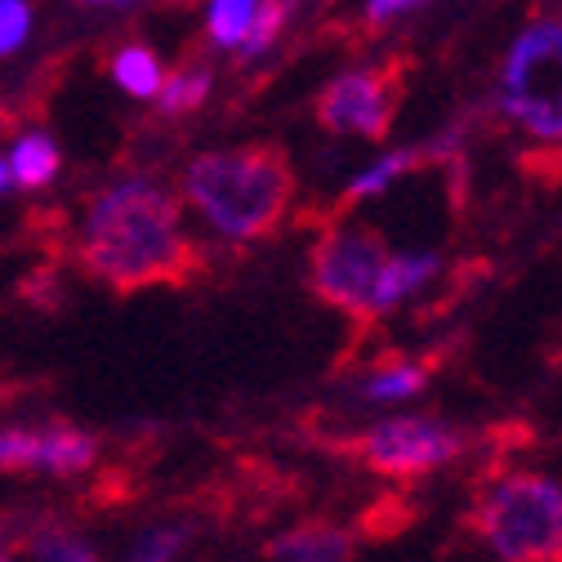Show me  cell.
Listing matches in <instances>:
<instances>
[{
	"label": "cell",
	"instance_id": "obj_1",
	"mask_svg": "<svg viewBox=\"0 0 562 562\" xmlns=\"http://www.w3.org/2000/svg\"><path fill=\"white\" fill-rule=\"evenodd\" d=\"M81 263L112 291L144 286H183L201 268V250L179 228V205L148 179H125L94 196Z\"/></svg>",
	"mask_w": 562,
	"mask_h": 562
},
{
	"label": "cell",
	"instance_id": "obj_2",
	"mask_svg": "<svg viewBox=\"0 0 562 562\" xmlns=\"http://www.w3.org/2000/svg\"><path fill=\"white\" fill-rule=\"evenodd\" d=\"M188 196L224 237H268L295 196V170L272 144L205 153L188 166Z\"/></svg>",
	"mask_w": 562,
	"mask_h": 562
},
{
	"label": "cell",
	"instance_id": "obj_3",
	"mask_svg": "<svg viewBox=\"0 0 562 562\" xmlns=\"http://www.w3.org/2000/svg\"><path fill=\"white\" fill-rule=\"evenodd\" d=\"M473 527L505 562H562V491L544 477H505L473 509Z\"/></svg>",
	"mask_w": 562,
	"mask_h": 562
},
{
	"label": "cell",
	"instance_id": "obj_4",
	"mask_svg": "<svg viewBox=\"0 0 562 562\" xmlns=\"http://www.w3.org/2000/svg\"><path fill=\"white\" fill-rule=\"evenodd\" d=\"M505 108L540 138H562V27H531L505 67Z\"/></svg>",
	"mask_w": 562,
	"mask_h": 562
},
{
	"label": "cell",
	"instance_id": "obj_5",
	"mask_svg": "<svg viewBox=\"0 0 562 562\" xmlns=\"http://www.w3.org/2000/svg\"><path fill=\"white\" fill-rule=\"evenodd\" d=\"M384 241L371 228H339L313 246V291L344 313H371L384 268Z\"/></svg>",
	"mask_w": 562,
	"mask_h": 562
},
{
	"label": "cell",
	"instance_id": "obj_6",
	"mask_svg": "<svg viewBox=\"0 0 562 562\" xmlns=\"http://www.w3.org/2000/svg\"><path fill=\"white\" fill-rule=\"evenodd\" d=\"M456 451H460V438L447 425H438V419H415V415L389 419V425L371 429L358 442V456H362L367 469L402 477V482L442 469Z\"/></svg>",
	"mask_w": 562,
	"mask_h": 562
},
{
	"label": "cell",
	"instance_id": "obj_7",
	"mask_svg": "<svg viewBox=\"0 0 562 562\" xmlns=\"http://www.w3.org/2000/svg\"><path fill=\"white\" fill-rule=\"evenodd\" d=\"M397 72L371 67V72H348L330 81L317 99V121L326 130H358L362 138H384L393 108H397Z\"/></svg>",
	"mask_w": 562,
	"mask_h": 562
},
{
	"label": "cell",
	"instance_id": "obj_8",
	"mask_svg": "<svg viewBox=\"0 0 562 562\" xmlns=\"http://www.w3.org/2000/svg\"><path fill=\"white\" fill-rule=\"evenodd\" d=\"M99 460V438L81 434L67 419H49L41 429H27V473L72 477Z\"/></svg>",
	"mask_w": 562,
	"mask_h": 562
},
{
	"label": "cell",
	"instance_id": "obj_9",
	"mask_svg": "<svg viewBox=\"0 0 562 562\" xmlns=\"http://www.w3.org/2000/svg\"><path fill=\"white\" fill-rule=\"evenodd\" d=\"M438 272V259L434 255H402V259H384L380 268V281H375V300H371V313H384L393 308L397 300H406L411 291H419L425 281Z\"/></svg>",
	"mask_w": 562,
	"mask_h": 562
},
{
	"label": "cell",
	"instance_id": "obj_10",
	"mask_svg": "<svg viewBox=\"0 0 562 562\" xmlns=\"http://www.w3.org/2000/svg\"><path fill=\"white\" fill-rule=\"evenodd\" d=\"M268 558L277 562H344L348 558V536L330 527H304L268 544Z\"/></svg>",
	"mask_w": 562,
	"mask_h": 562
},
{
	"label": "cell",
	"instance_id": "obj_11",
	"mask_svg": "<svg viewBox=\"0 0 562 562\" xmlns=\"http://www.w3.org/2000/svg\"><path fill=\"white\" fill-rule=\"evenodd\" d=\"M10 175L19 188H45L54 175H58V148L49 144L45 134H27L14 144V157H10Z\"/></svg>",
	"mask_w": 562,
	"mask_h": 562
},
{
	"label": "cell",
	"instance_id": "obj_12",
	"mask_svg": "<svg viewBox=\"0 0 562 562\" xmlns=\"http://www.w3.org/2000/svg\"><path fill=\"white\" fill-rule=\"evenodd\" d=\"M112 72H116L121 90L134 94V99H153V94L161 90V63H157V54L144 49V45H125V49L112 58Z\"/></svg>",
	"mask_w": 562,
	"mask_h": 562
},
{
	"label": "cell",
	"instance_id": "obj_13",
	"mask_svg": "<svg viewBox=\"0 0 562 562\" xmlns=\"http://www.w3.org/2000/svg\"><path fill=\"white\" fill-rule=\"evenodd\" d=\"M32 558L36 562H99V553L72 536V531H63V527H45L32 536Z\"/></svg>",
	"mask_w": 562,
	"mask_h": 562
},
{
	"label": "cell",
	"instance_id": "obj_14",
	"mask_svg": "<svg viewBox=\"0 0 562 562\" xmlns=\"http://www.w3.org/2000/svg\"><path fill=\"white\" fill-rule=\"evenodd\" d=\"M255 19V0H215L210 5V36L220 45H241Z\"/></svg>",
	"mask_w": 562,
	"mask_h": 562
},
{
	"label": "cell",
	"instance_id": "obj_15",
	"mask_svg": "<svg viewBox=\"0 0 562 562\" xmlns=\"http://www.w3.org/2000/svg\"><path fill=\"white\" fill-rule=\"evenodd\" d=\"M157 94H161V108H166V112H192V108H201L205 94H210V72L192 67V72L170 77V86H161Z\"/></svg>",
	"mask_w": 562,
	"mask_h": 562
},
{
	"label": "cell",
	"instance_id": "obj_16",
	"mask_svg": "<svg viewBox=\"0 0 562 562\" xmlns=\"http://www.w3.org/2000/svg\"><path fill=\"white\" fill-rule=\"evenodd\" d=\"M425 389V371L419 367H397V371H380L362 384V397L371 402H393V397H415Z\"/></svg>",
	"mask_w": 562,
	"mask_h": 562
},
{
	"label": "cell",
	"instance_id": "obj_17",
	"mask_svg": "<svg viewBox=\"0 0 562 562\" xmlns=\"http://www.w3.org/2000/svg\"><path fill=\"white\" fill-rule=\"evenodd\" d=\"M415 161H425V153H393L389 161L371 166V170H367V175H362V179H358L353 188L344 192V205H348V201H358V196H371V192H384V188H389V183H393L397 175H406V170H411Z\"/></svg>",
	"mask_w": 562,
	"mask_h": 562
},
{
	"label": "cell",
	"instance_id": "obj_18",
	"mask_svg": "<svg viewBox=\"0 0 562 562\" xmlns=\"http://www.w3.org/2000/svg\"><path fill=\"white\" fill-rule=\"evenodd\" d=\"M32 32V5L27 0H0V54H14Z\"/></svg>",
	"mask_w": 562,
	"mask_h": 562
},
{
	"label": "cell",
	"instance_id": "obj_19",
	"mask_svg": "<svg viewBox=\"0 0 562 562\" xmlns=\"http://www.w3.org/2000/svg\"><path fill=\"white\" fill-rule=\"evenodd\" d=\"M179 544H183V531H153L130 553V562H170L179 553Z\"/></svg>",
	"mask_w": 562,
	"mask_h": 562
},
{
	"label": "cell",
	"instance_id": "obj_20",
	"mask_svg": "<svg viewBox=\"0 0 562 562\" xmlns=\"http://www.w3.org/2000/svg\"><path fill=\"white\" fill-rule=\"evenodd\" d=\"M419 0H371V19H393V14H402V10H415Z\"/></svg>",
	"mask_w": 562,
	"mask_h": 562
},
{
	"label": "cell",
	"instance_id": "obj_21",
	"mask_svg": "<svg viewBox=\"0 0 562 562\" xmlns=\"http://www.w3.org/2000/svg\"><path fill=\"white\" fill-rule=\"evenodd\" d=\"M10 183H14V175H10V161H0V196L10 192Z\"/></svg>",
	"mask_w": 562,
	"mask_h": 562
},
{
	"label": "cell",
	"instance_id": "obj_22",
	"mask_svg": "<svg viewBox=\"0 0 562 562\" xmlns=\"http://www.w3.org/2000/svg\"><path fill=\"white\" fill-rule=\"evenodd\" d=\"M0 562H10V558H5V553H0Z\"/></svg>",
	"mask_w": 562,
	"mask_h": 562
}]
</instances>
